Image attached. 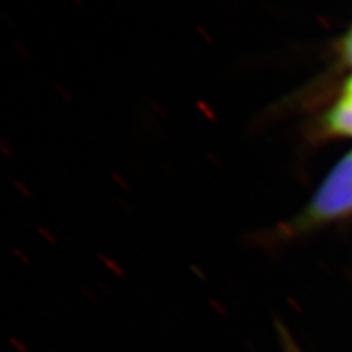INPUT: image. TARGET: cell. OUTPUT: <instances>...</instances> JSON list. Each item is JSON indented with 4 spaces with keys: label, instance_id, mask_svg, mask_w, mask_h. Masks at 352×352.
Instances as JSON below:
<instances>
[{
    "label": "cell",
    "instance_id": "2",
    "mask_svg": "<svg viewBox=\"0 0 352 352\" xmlns=\"http://www.w3.org/2000/svg\"><path fill=\"white\" fill-rule=\"evenodd\" d=\"M329 135H352V97L342 96L323 118Z\"/></svg>",
    "mask_w": 352,
    "mask_h": 352
},
{
    "label": "cell",
    "instance_id": "3",
    "mask_svg": "<svg viewBox=\"0 0 352 352\" xmlns=\"http://www.w3.org/2000/svg\"><path fill=\"white\" fill-rule=\"evenodd\" d=\"M342 53H344V58L352 65V30L348 32V36L344 40Z\"/></svg>",
    "mask_w": 352,
    "mask_h": 352
},
{
    "label": "cell",
    "instance_id": "1",
    "mask_svg": "<svg viewBox=\"0 0 352 352\" xmlns=\"http://www.w3.org/2000/svg\"><path fill=\"white\" fill-rule=\"evenodd\" d=\"M352 213V151L330 170L304 210L278 228L274 236L298 235Z\"/></svg>",
    "mask_w": 352,
    "mask_h": 352
},
{
    "label": "cell",
    "instance_id": "4",
    "mask_svg": "<svg viewBox=\"0 0 352 352\" xmlns=\"http://www.w3.org/2000/svg\"><path fill=\"white\" fill-rule=\"evenodd\" d=\"M342 96H345V97H352V78L346 82V85H345V88H344V94Z\"/></svg>",
    "mask_w": 352,
    "mask_h": 352
}]
</instances>
